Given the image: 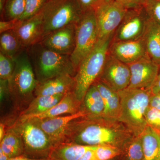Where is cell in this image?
I'll return each instance as SVG.
<instances>
[{
  "label": "cell",
  "mask_w": 160,
  "mask_h": 160,
  "mask_svg": "<svg viewBox=\"0 0 160 160\" xmlns=\"http://www.w3.org/2000/svg\"><path fill=\"white\" fill-rule=\"evenodd\" d=\"M133 136L119 120L104 116H84L70 123L66 142L87 146L108 145L121 149Z\"/></svg>",
  "instance_id": "cell-1"
},
{
  "label": "cell",
  "mask_w": 160,
  "mask_h": 160,
  "mask_svg": "<svg viewBox=\"0 0 160 160\" xmlns=\"http://www.w3.org/2000/svg\"><path fill=\"white\" fill-rule=\"evenodd\" d=\"M15 61L14 72L9 80V98L15 111L19 115L35 98L38 82L27 49Z\"/></svg>",
  "instance_id": "cell-2"
},
{
  "label": "cell",
  "mask_w": 160,
  "mask_h": 160,
  "mask_svg": "<svg viewBox=\"0 0 160 160\" xmlns=\"http://www.w3.org/2000/svg\"><path fill=\"white\" fill-rule=\"evenodd\" d=\"M38 82L59 76H75L77 70L70 56L59 54L47 49L40 43L26 49Z\"/></svg>",
  "instance_id": "cell-3"
},
{
  "label": "cell",
  "mask_w": 160,
  "mask_h": 160,
  "mask_svg": "<svg viewBox=\"0 0 160 160\" xmlns=\"http://www.w3.org/2000/svg\"><path fill=\"white\" fill-rule=\"evenodd\" d=\"M118 93L121 104L120 121L134 136L141 135L147 126L146 115L149 106L151 89L127 88Z\"/></svg>",
  "instance_id": "cell-4"
},
{
  "label": "cell",
  "mask_w": 160,
  "mask_h": 160,
  "mask_svg": "<svg viewBox=\"0 0 160 160\" xmlns=\"http://www.w3.org/2000/svg\"><path fill=\"white\" fill-rule=\"evenodd\" d=\"M113 36L107 38L99 39L94 49L78 66L74 76L76 85L74 93L81 102L89 87L99 77Z\"/></svg>",
  "instance_id": "cell-5"
},
{
  "label": "cell",
  "mask_w": 160,
  "mask_h": 160,
  "mask_svg": "<svg viewBox=\"0 0 160 160\" xmlns=\"http://www.w3.org/2000/svg\"><path fill=\"white\" fill-rule=\"evenodd\" d=\"M41 12L44 37L68 25L76 24L83 12L77 0H49Z\"/></svg>",
  "instance_id": "cell-6"
},
{
  "label": "cell",
  "mask_w": 160,
  "mask_h": 160,
  "mask_svg": "<svg viewBox=\"0 0 160 160\" xmlns=\"http://www.w3.org/2000/svg\"><path fill=\"white\" fill-rule=\"evenodd\" d=\"M24 144L23 156L35 159L48 158L54 147L50 138L31 119L18 118L13 124Z\"/></svg>",
  "instance_id": "cell-7"
},
{
  "label": "cell",
  "mask_w": 160,
  "mask_h": 160,
  "mask_svg": "<svg viewBox=\"0 0 160 160\" xmlns=\"http://www.w3.org/2000/svg\"><path fill=\"white\" fill-rule=\"evenodd\" d=\"M98 40L94 10L84 12L76 23L75 48L70 56L77 71L80 63L94 49Z\"/></svg>",
  "instance_id": "cell-8"
},
{
  "label": "cell",
  "mask_w": 160,
  "mask_h": 160,
  "mask_svg": "<svg viewBox=\"0 0 160 160\" xmlns=\"http://www.w3.org/2000/svg\"><path fill=\"white\" fill-rule=\"evenodd\" d=\"M150 19L143 6L128 9L115 32L112 41H132L141 38Z\"/></svg>",
  "instance_id": "cell-9"
},
{
  "label": "cell",
  "mask_w": 160,
  "mask_h": 160,
  "mask_svg": "<svg viewBox=\"0 0 160 160\" xmlns=\"http://www.w3.org/2000/svg\"><path fill=\"white\" fill-rule=\"evenodd\" d=\"M128 9L117 0L105 2L95 9L99 39L112 36Z\"/></svg>",
  "instance_id": "cell-10"
},
{
  "label": "cell",
  "mask_w": 160,
  "mask_h": 160,
  "mask_svg": "<svg viewBox=\"0 0 160 160\" xmlns=\"http://www.w3.org/2000/svg\"><path fill=\"white\" fill-rule=\"evenodd\" d=\"M130 76L128 65L121 62L108 52L102 70L98 80L114 91L118 92L128 88Z\"/></svg>",
  "instance_id": "cell-11"
},
{
  "label": "cell",
  "mask_w": 160,
  "mask_h": 160,
  "mask_svg": "<svg viewBox=\"0 0 160 160\" xmlns=\"http://www.w3.org/2000/svg\"><path fill=\"white\" fill-rule=\"evenodd\" d=\"M128 66L131 76L128 88L151 89L158 77L159 65L149 57H145L128 64Z\"/></svg>",
  "instance_id": "cell-12"
},
{
  "label": "cell",
  "mask_w": 160,
  "mask_h": 160,
  "mask_svg": "<svg viewBox=\"0 0 160 160\" xmlns=\"http://www.w3.org/2000/svg\"><path fill=\"white\" fill-rule=\"evenodd\" d=\"M76 24H72L52 32L44 37L40 44L59 54L71 56L76 45Z\"/></svg>",
  "instance_id": "cell-13"
},
{
  "label": "cell",
  "mask_w": 160,
  "mask_h": 160,
  "mask_svg": "<svg viewBox=\"0 0 160 160\" xmlns=\"http://www.w3.org/2000/svg\"><path fill=\"white\" fill-rule=\"evenodd\" d=\"M86 116L84 112L80 110L74 114H68L56 117L39 119L32 118L50 138L54 146L60 143L66 142L67 130L71 122L75 119Z\"/></svg>",
  "instance_id": "cell-14"
},
{
  "label": "cell",
  "mask_w": 160,
  "mask_h": 160,
  "mask_svg": "<svg viewBox=\"0 0 160 160\" xmlns=\"http://www.w3.org/2000/svg\"><path fill=\"white\" fill-rule=\"evenodd\" d=\"M109 53L127 65L142 58L149 57L142 37L132 41H112L109 47Z\"/></svg>",
  "instance_id": "cell-15"
},
{
  "label": "cell",
  "mask_w": 160,
  "mask_h": 160,
  "mask_svg": "<svg viewBox=\"0 0 160 160\" xmlns=\"http://www.w3.org/2000/svg\"><path fill=\"white\" fill-rule=\"evenodd\" d=\"M14 30L26 49L39 43L44 36L42 13L40 12L28 19L21 21Z\"/></svg>",
  "instance_id": "cell-16"
},
{
  "label": "cell",
  "mask_w": 160,
  "mask_h": 160,
  "mask_svg": "<svg viewBox=\"0 0 160 160\" xmlns=\"http://www.w3.org/2000/svg\"><path fill=\"white\" fill-rule=\"evenodd\" d=\"M75 85L74 76L68 74L62 75L44 82H38L35 97L65 95L74 92Z\"/></svg>",
  "instance_id": "cell-17"
},
{
  "label": "cell",
  "mask_w": 160,
  "mask_h": 160,
  "mask_svg": "<svg viewBox=\"0 0 160 160\" xmlns=\"http://www.w3.org/2000/svg\"><path fill=\"white\" fill-rule=\"evenodd\" d=\"M81 102L77 98L74 92L65 94L62 99L56 105L45 112L36 115L20 119H43L60 116L63 114H74L80 111Z\"/></svg>",
  "instance_id": "cell-18"
},
{
  "label": "cell",
  "mask_w": 160,
  "mask_h": 160,
  "mask_svg": "<svg viewBox=\"0 0 160 160\" xmlns=\"http://www.w3.org/2000/svg\"><path fill=\"white\" fill-rule=\"evenodd\" d=\"M94 83L102 98L105 108L103 116L120 121L121 104L118 92L114 91L100 80H96Z\"/></svg>",
  "instance_id": "cell-19"
},
{
  "label": "cell",
  "mask_w": 160,
  "mask_h": 160,
  "mask_svg": "<svg viewBox=\"0 0 160 160\" xmlns=\"http://www.w3.org/2000/svg\"><path fill=\"white\" fill-rule=\"evenodd\" d=\"M92 146L73 142H64L54 146L50 151L49 160H79Z\"/></svg>",
  "instance_id": "cell-20"
},
{
  "label": "cell",
  "mask_w": 160,
  "mask_h": 160,
  "mask_svg": "<svg viewBox=\"0 0 160 160\" xmlns=\"http://www.w3.org/2000/svg\"><path fill=\"white\" fill-rule=\"evenodd\" d=\"M142 38L148 56L160 65V25L150 19Z\"/></svg>",
  "instance_id": "cell-21"
},
{
  "label": "cell",
  "mask_w": 160,
  "mask_h": 160,
  "mask_svg": "<svg viewBox=\"0 0 160 160\" xmlns=\"http://www.w3.org/2000/svg\"><path fill=\"white\" fill-rule=\"evenodd\" d=\"M104 104L102 98L95 84L89 87L81 102L80 110L86 116L101 117L104 116Z\"/></svg>",
  "instance_id": "cell-22"
},
{
  "label": "cell",
  "mask_w": 160,
  "mask_h": 160,
  "mask_svg": "<svg viewBox=\"0 0 160 160\" xmlns=\"http://www.w3.org/2000/svg\"><path fill=\"white\" fill-rule=\"evenodd\" d=\"M0 149L9 158L24 154V144L22 137L13 125L7 129L5 136L0 141Z\"/></svg>",
  "instance_id": "cell-23"
},
{
  "label": "cell",
  "mask_w": 160,
  "mask_h": 160,
  "mask_svg": "<svg viewBox=\"0 0 160 160\" xmlns=\"http://www.w3.org/2000/svg\"><path fill=\"white\" fill-rule=\"evenodd\" d=\"M64 96L59 94L35 97L28 107L20 113L18 117L28 118L45 112L58 103Z\"/></svg>",
  "instance_id": "cell-24"
},
{
  "label": "cell",
  "mask_w": 160,
  "mask_h": 160,
  "mask_svg": "<svg viewBox=\"0 0 160 160\" xmlns=\"http://www.w3.org/2000/svg\"><path fill=\"white\" fill-rule=\"evenodd\" d=\"M143 149V160H160V138L149 126L142 134Z\"/></svg>",
  "instance_id": "cell-25"
},
{
  "label": "cell",
  "mask_w": 160,
  "mask_h": 160,
  "mask_svg": "<svg viewBox=\"0 0 160 160\" xmlns=\"http://www.w3.org/2000/svg\"><path fill=\"white\" fill-rule=\"evenodd\" d=\"M26 49L14 30L1 33L0 52L15 60Z\"/></svg>",
  "instance_id": "cell-26"
},
{
  "label": "cell",
  "mask_w": 160,
  "mask_h": 160,
  "mask_svg": "<svg viewBox=\"0 0 160 160\" xmlns=\"http://www.w3.org/2000/svg\"><path fill=\"white\" fill-rule=\"evenodd\" d=\"M119 156L121 160H143V149L142 134L133 136L124 144Z\"/></svg>",
  "instance_id": "cell-27"
},
{
  "label": "cell",
  "mask_w": 160,
  "mask_h": 160,
  "mask_svg": "<svg viewBox=\"0 0 160 160\" xmlns=\"http://www.w3.org/2000/svg\"><path fill=\"white\" fill-rule=\"evenodd\" d=\"M26 0H6L1 15L2 21L19 20L25 12Z\"/></svg>",
  "instance_id": "cell-28"
},
{
  "label": "cell",
  "mask_w": 160,
  "mask_h": 160,
  "mask_svg": "<svg viewBox=\"0 0 160 160\" xmlns=\"http://www.w3.org/2000/svg\"><path fill=\"white\" fill-rule=\"evenodd\" d=\"M94 153L95 160H110L121 155L122 151L115 146L103 145L96 146Z\"/></svg>",
  "instance_id": "cell-29"
},
{
  "label": "cell",
  "mask_w": 160,
  "mask_h": 160,
  "mask_svg": "<svg viewBox=\"0 0 160 160\" xmlns=\"http://www.w3.org/2000/svg\"><path fill=\"white\" fill-rule=\"evenodd\" d=\"M15 67V61L0 52V79L9 80Z\"/></svg>",
  "instance_id": "cell-30"
},
{
  "label": "cell",
  "mask_w": 160,
  "mask_h": 160,
  "mask_svg": "<svg viewBox=\"0 0 160 160\" xmlns=\"http://www.w3.org/2000/svg\"><path fill=\"white\" fill-rule=\"evenodd\" d=\"M49 0H26L25 12L20 19L24 21L32 17L42 10Z\"/></svg>",
  "instance_id": "cell-31"
},
{
  "label": "cell",
  "mask_w": 160,
  "mask_h": 160,
  "mask_svg": "<svg viewBox=\"0 0 160 160\" xmlns=\"http://www.w3.org/2000/svg\"><path fill=\"white\" fill-rule=\"evenodd\" d=\"M147 126L151 127L158 135L160 134V110L149 106L146 115Z\"/></svg>",
  "instance_id": "cell-32"
},
{
  "label": "cell",
  "mask_w": 160,
  "mask_h": 160,
  "mask_svg": "<svg viewBox=\"0 0 160 160\" xmlns=\"http://www.w3.org/2000/svg\"><path fill=\"white\" fill-rule=\"evenodd\" d=\"M143 6L150 18L160 25V0H146Z\"/></svg>",
  "instance_id": "cell-33"
},
{
  "label": "cell",
  "mask_w": 160,
  "mask_h": 160,
  "mask_svg": "<svg viewBox=\"0 0 160 160\" xmlns=\"http://www.w3.org/2000/svg\"><path fill=\"white\" fill-rule=\"evenodd\" d=\"M110 0H77L83 12L95 10L102 4Z\"/></svg>",
  "instance_id": "cell-34"
},
{
  "label": "cell",
  "mask_w": 160,
  "mask_h": 160,
  "mask_svg": "<svg viewBox=\"0 0 160 160\" xmlns=\"http://www.w3.org/2000/svg\"><path fill=\"white\" fill-rule=\"evenodd\" d=\"M19 20L12 21H2L0 22V33L10 30H14L20 24Z\"/></svg>",
  "instance_id": "cell-35"
},
{
  "label": "cell",
  "mask_w": 160,
  "mask_h": 160,
  "mask_svg": "<svg viewBox=\"0 0 160 160\" xmlns=\"http://www.w3.org/2000/svg\"><path fill=\"white\" fill-rule=\"evenodd\" d=\"M7 97H9V81L0 79V98L1 102Z\"/></svg>",
  "instance_id": "cell-36"
},
{
  "label": "cell",
  "mask_w": 160,
  "mask_h": 160,
  "mask_svg": "<svg viewBox=\"0 0 160 160\" xmlns=\"http://www.w3.org/2000/svg\"><path fill=\"white\" fill-rule=\"evenodd\" d=\"M128 9L142 6L146 0H117Z\"/></svg>",
  "instance_id": "cell-37"
},
{
  "label": "cell",
  "mask_w": 160,
  "mask_h": 160,
  "mask_svg": "<svg viewBox=\"0 0 160 160\" xmlns=\"http://www.w3.org/2000/svg\"><path fill=\"white\" fill-rule=\"evenodd\" d=\"M149 106L160 110V92L151 94L149 100Z\"/></svg>",
  "instance_id": "cell-38"
},
{
  "label": "cell",
  "mask_w": 160,
  "mask_h": 160,
  "mask_svg": "<svg viewBox=\"0 0 160 160\" xmlns=\"http://www.w3.org/2000/svg\"><path fill=\"white\" fill-rule=\"evenodd\" d=\"M96 146H92L90 149H88L84 154L81 157L79 160H95L94 149Z\"/></svg>",
  "instance_id": "cell-39"
},
{
  "label": "cell",
  "mask_w": 160,
  "mask_h": 160,
  "mask_svg": "<svg viewBox=\"0 0 160 160\" xmlns=\"http://www.w3.org/2000/svg\"><path fill=\"white\" fill-rule=\"evenodd\" d=\"M151 91L152 94H153L160 92V64L158 77L157 78L154 84L151 88Z\"/></svg>",
  "instance_id": "cell-40"
},
{
  "label": "cell",
  "mask_w": 160,
  "mask_h": 160,
  "mask_svg": "<svg viewBox=\"0 0 160 160\" xmlns=\"http://www.w3.org/2000/svg\"><path fill=\"white\" fill-rule=\"evenodd\" d=\"M8 129V126H6V124L4 122L1 121L0 123V141H2L5 136Z\"/></svg>",
  "instance_id": "cell-41"
},
{
  "label": "cell",
  "mask_w": 160,
  "mask_h": 160,
  "mask_svg": "<svg viewBox=\"0 0 160 160\" xmlns=\"http://www.w3.org/2000/svg\"><path fill=\"white\" fill-rule=\"evenodd\" d=\"M8 160H49L48 158L43 159H35L32 158L27 157L25 156H20L17 157L11 158Z\"/></svg>",
  "instance_id": "cell-42"
},
{
  "label": "cell",
  "mask_w": 160,
  "mask_h": 160,
  "mask_svg": "<svg viewBox=\"0 0 160 160\" xmlns=\"http://www.w3.org/2000/svg\"><path fill=\"white\" fill-rule=\"evenodd\" d=\"M9 159L8 156L0 149V160H8Z\"/></svg>",
  "instance_id": "cell-43"
},
{
  "label": "cell",
  "mask_w": 160,
  "mask_h": 160,
  "mask_svg": "<svg viewBox=\"0 0 160 160\" xmlns=\"http://www.w3.org/2000/svg\"><path fill=\"white\" fill-rule=\"evenodd\" d=\"M6 2V0H0V14L2 12Z\"/></svg>",
  "instance_id": "cell-44"
},
{
  "label": "cell",
  "mask_w": 160,
  "mask_h": 160,
  "mask_svg": "<svg viewBox=\"0 0 160 160\" xmlns=\"http://www.w3.org/2000/svg\"><path fill=\"white\" fill-rule=\"evenodd\" d=\"M110 160H120L119 157H118L115 158L114 159H112Z\"/></svg>",
  "instance_id": "cell-45"
},
{
  "label": "cell",
  "mask_w": 160,
  "mask_h": 160,
  "mask_svg": "<svg viewBox=\"0 0 160 160\" xmlns=\"http://www.w3.org/2000/svg\"><path fill=\"white\" fill-rule=\"evenodd\" d=\"M159 136L160 137V135H159Z\"/></svg>",
  "instance_id": "cell-46"
}]
</instances>
